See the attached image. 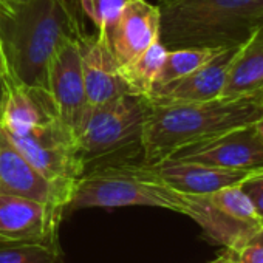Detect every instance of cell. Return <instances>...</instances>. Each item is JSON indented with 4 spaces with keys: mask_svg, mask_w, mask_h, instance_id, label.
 I'll return each mask as SVG.
<instances>
[{
    "mask_svg": "<svg viewBox=\"0 0 263 263\" xmlns=\"http://www.w3.org/2000/svg\"><path fill=\"white\" fill-rule=\"evenodd\" d=\"M169 158L255 172L263 169V140L252 122L186 146Z\"/></svg>",
    "mask_w": 263,
    "mask_h": 263,
    "instance_id": "8",
    "label": "cell"
},
{
    "mask_svg": "<svg viewBox=\"0 0 263 263\" xmlns=\"http://www.w3.org/2000/svg\"><path fill=\"white\" fill-rule=\"evenodd\" d=\"M187 217L201 228L203 237L229 251H237L263 228V220L240 184L212 194L187 195Z\"/></svg>",
    "mask_w": 263,
    "mask_h": 263,
    "instance_id": "6",
    "label": "cell"
},
{
    "mask_svg": "<svg viewBox=\"0 0 263 263\" xmlns=\"http://www.w3.org/2000/svg\"><path fill=\"white\" fill-rule=\"evenodd\" d=\"M0 194L19 195L65 211L70 197L47 180L16 147L0 124Z\"/></svg>",
    "mask_w": 263,
    "mask_h": 263,
    "instance_id": "11",
    "label": "cell"
},
{
    "mask_svg": "<svg viewBox=\"0 0 263 263\" xmlns=\"http://www.w3.org/2000/svg\"><path fill=\"white\" fill-rule=\"evenodd\" d=\"M254 127H255V130L258 132V135H260V138L263 140V115L254 122Z\"/></svg>",
    "mask_w": 263,
    "mask_h": 263,
    "instance_id": "28",
    "label": "cell"
},
{
    "mask_svg": "<svg viewBox=\"0 0 263 263\" xmlns=\"http://www.w3.org/2000/svg\"><path fill=\"white\" fill-rule=\"evenodd\" d=\"M160 13V42L167 50L231 48L258 25L263 0H172Z\"/></svg>",
    "mask_w": 263,
    "mask_h": 263,
    "instance_id": "3",
    "label": "cell"
},
{
    "mask_svg": "<svg viewBox=\"0 0 263 263\" xmlns=\"http://www.w3.org/2000/svg\"><path fill=\"white\" fill-rule=\"evenodd\" d=\"M0 76H4L8 81V70H7L5 58H4V53H2V47H0Z\"/></svg>",
    "mask_w": 263,
    "mask_h": 263,
    "instance_id": "26",
    "label": "cell"
},
{
    "mask_svg": "<svg viewBox=\"0 0 263 263\" xmlns=\"http://www.w3.org/2000/svg\"><path fill=\"white\" fill-rule=\"evenodd\" d=\"M82 76L90 105H101L125 95H135L121 74L119 65L102 34L79 37Z\"/></svg>",
    "mask_w": 263,
    "mask_h": 263,
    "instance_id": "13",
    "label": "cell"
},
{
    "mask_svg": "<svg viewBox=\"0 0 263 263\" xmlns=\"http://www.w3.org/2000/svg\"><path fill=\"white\" fill-rule=\"evenodd\" d=\"M10 2V5L13 7V5H16V4H25V2H30V0H8Z\"/></svg>",
    "mask_w": 263,
    "mask_h": 263,
    "instance_id": "29",
    "label": "cell"
},
{
    "mask_svg": "<svg viewBox=\"0 0 263 263\" xmlns=\"http://www.w3.org/2000/svg\"><path fill=\"white\" fill-rule=\"evenodd\" d=\"M54 119L61 118L47 88L8 82V91L0 119V124L8 134H27Z\"/></svg>",
    "mask_w": 263,
    "mask_h": 263,
    "instance_id": "17",
    "label": "cell"
},
{
    "mask_svg": "<svg viewBox=\"0 0 263 263\" xmlns=\"http://www.w3.org/2000/svg\"><path fill=\"white\" fill-rule=\"evenodd\" d=\"M221 50H224V48L186 47V48L167 50L164 62H163V67L160 70V74L157 78L155 85L175 81L178 78H183V76L198 70L200 67H203L204 64L212 61Z\"/></svg>",
    "mask_w": 263,
    "mask_h": 263,
    "instance_id": "19",
    "label": "cell"
},
{
    "mask_svg": "<svg viewBox=\"0 0 263 263\" xmlns=\"http://www.w3.org/2000/svg\"><path fill=\"white\" fill-rule=\"evenodd\" d=\"M167 48L158 41L144 50L137 59L121 67V74L135 95L146 96L157 82Z\"/></svg>",
    "mask_w": 263,
    "mask_h": 263,
    "instance_id": "18",
    "label": "cell"
},
{
    "mask_svg": "<svg viewBox=\"0 0 263 263\" xmlns=\"http://www.w3.org/2000/svg\"><path fill=\"white\" fill-rule=\"evenodd\" d=\"M59 246L0 241V263H59Z\"/></svg>",
    "mask_w": 263,
    "mask_h": 263,
    "instance_id": "20",
    "label": "cell"
},
{
    "mask_svg": "<svg viewBox=\"0 0 263 263\" xmlns=\"http://www.w3.org/2000/svg\"><path fill=\"white\" fill-rule=\"evenodd\" d=\"M235 50L237 47L224 48L198 70L175 81L155 85L146 95L147 101L151 104H180L218 99Z\"/></svg>",
    "mask_w": 263,
    "mask_h": 263,
    "instance_id": "14",
    "label": "cell"
},
{
    "mask_svg": "<svg viewBox=\"0 0 263 263\" xmlns=\"http://www.w3.org/2000/svg\"><path fill=\"white\" fill-rule=\"evenodd\" d=\"M260 104H261V105H263V99H261V101H260Z\"/></svg>",
    "mask_w": 263,
    "mask_h": 263,
    "instance_id": "32",
    "label": "cell"
},
{
    "mask_svg": "<svg viewBox=\"0 0 263 263\" xmlns=\"http://www.w3.org/2000/svg\"><path fill=\"white\" fill-rule=\"evenodd\" d=\"M160 24L161 13L158 4L154 5L147 0H127L110 31L102 34L119 68L160 41Z\"/></svg>",
    "mask_w": 263,
    "mask_h": 263,
    "instance_id": "12",
    "label": "cell"
},
{
    "mask_svg": "<svg viewBox=\"0 0 263 263\" xmlns=\"http://www.w3.org/2000/svg\"><path fill=\"white\" fill-rule=\"evenodd\" d=\"M11 5L8 0H0V14H8L11 11Z\"/></svg>",
    "mask_w": 263,
    "mask_h": 263,
    "instance_id": "27",
    "label": "cell"
},
{
    "mask_svg": "<svg viewBox=\"0 0 263 263\" xmlns=\"http://www.w3.org/2000/svg\"><path fill=\"white\" fill-rule=\"evenodd\" d=\"M47 88L56 104L61 121L76 135L90 105L82 76L79 37L62 42L54 51L48 65Z\"/></svg>",
    "mask_w": 263,
    "mask_h": 263,
    "instance_id": "10",
    "label": "cell"
},
{
    "mask_svg": "<svg viewBox=\"0 0 263 263\" xmlns=\"http://www.w3.org/2000/svg\"><path fill=\"white\" fill-rule=\"evenodd\" d=\"M7 91H8V81L4 76H0V119H2V110L7 98Z\"/></svg>",
    "mask_w": 263,
    "mask_h": 263,
    "instance_id": "25",
    "label": "cell"
},
{
    "mask_svg": "<svg viewBox=\"0 0 263 263\" xmlns=\"http://www.w3.org/2000/svg\"><path fill=\"white\" fill-rule=\"evenodd\" d=\"M209 263H237V261H235L234 252L229 251V249H224L218 257H215V258L211 260Z\"/></svg>",
    "mask_w": 263,
    "mask_h": 263,
    "instance_id": "24",
    "label": "cell"
},
{
    "mask_svg": "<svg viewBox=\"0 0 263 263\" xmlns=\"http://www.w3.org/2000/svg\"><path fill=\"white\" fill-rule=\"evenodd\" d=\"M232 252L237 263H263V228Z\"/></svg>",
    "mask_w": 263,
    "mask_h": 263,
    "instance_id": "22",
    "label": "cell"
},
{
    "mask_svg": "<svg viewBox=\"0 0 263 263\" xmlns=\"http://www.w3.org/2000/svg\"><path fill=\"white\" fill-rule=\"evenodd\" d=\"M147 110L149 101L141 95L88 105L74 135L84 174L105 164L143 163Z\"/></svg>",
    "mask_w": 263,
    "mask_h": 263,
    "instance_id": "4",
    "label": "cell"
},
{
    "mask_svg": "<svg viewBox=\"0 0 263 263\" xmlns=\"http://www.w3.org/2000/svg\"><path fill=\"white\" fill-rule=\"evenodd\" d=\"M64 217L62 208L0 194V241L59 246L58 231Z\"/></svg>",
    "mask_w": 263,
    "mask_h": 263,
    "instance_id": "9",
    "label": "cell"
},
{
    "mask_svg": "<svg viewBox=\"0 0 263 263\" xmlns=\"http://www.w3.org/2000/svg\"><path fill=\"white\" fill-rule=\"evenodd\" d=\"M169 2H172V0H158V5H166Z\"/></svg>",
    "mask_w": 263,
    "mask_h": 263,
    "instance_id": "30",
    "label": "cell"
},
{
    "mask_svg": "<svg viewBox=\"0 0 263 263\" xmlns=\"http://www.w3.org/2000/svg\"><path fill=\"white\" fill-rule=\"evenodd\" d=\"M151 206L187 215V195L161 181L143 163H118L87 171L74 184L65 214L88 208Z\"/></svg>",
    "mask_w": 263,
    "mask_h": 263,
    "instance_id": "5",
    "label": "cell"
},
{
    "mask_svg": "<svg viewBox=\"0 0 263 263\" xmlns=\"http://www.w3.org/2000/svg\"><path fill=\"white\" fill-rule=\"evenodd\" d=\"M260 24H263V14H261V17H260V21H258V25H260Z\"/></svg>",
    "mask_w": 263,
    "mask_h": 263,
    "instance_id": "31",
    "label": "cell"
},
{
    "mask_svg": "<svg viewBox=\"0 0 263 263\" xmlns=\"http://www.w3.org/2000/svg\"><path fill=\"white\" fill-rule=\"evenodd\" d=\"M8 137L47 180L71 198L76 181L84 175V167L73 132L61 119L36 127L27 134H8Z\"/></svg>",
    "mask_w": 263,
    "mask_h": 263,
    "instance_id": "7",
    "label": "cell"
},
{
    "mask_svg": "<svg viewBox=\"0 0 263 263\" xmlns=\"http://www.w3.org/2000/svg\"><path fill=\"white\" fill-rule=\"evenodd\" d=\"M125 4L127 0H81L84 14L95 24L101 34L110 31Z\"/></svg>",
    "mask_w": 263,
    "mask_h": 263,
    "instance_id": "21",
    "label": "cell"
},
{
    "mask_svg": "<svg viewBox=\"0 0 263 263\" xmlns=\"http://www.w3.org/2000/svg\"><path fill=\"white\" fill-rule=\"evenodd\" d=\"M82 34L67 0H30L13 5L8 14H0V47L8 82L47 88L54 51L62 42Z\"/></svg>",
    "mask_w": 263,
    "mask_h": 263,
    "instance_id": "1",
    "label": "cell"
},
{
    "mask_svg": "<svg viewBox=\"0 0 263 263\" xmlns=\"http://www.w3.org/2000/svg\"><path fill=\"white\" fill-rule=\"evenodd\" d=\"M218 99H263V24L237 47Z\"/></svg>",
    "mask_w": 263,
    "mask_h": 263,
    "instance_id": "16",
    "label": "cell"
},
{
    "mask_svg": "<svg viewBox=\"0 0 263 263\" xmlns=\"http://www.w3.org/2000/svg\"><path fill=\"white\" fill-rule=\"evenodd\" d=\"M263 105L248 99L151 104L143 137V164L167 160L177 151L255 122Z\"/></svg>",
    "mask_w": 263,
    "mask_h": 263,
    "instance_id": "2",
    "label": "cell"
},
{
    "mask_svg": "<svg viewBox=\"0 0 263 263\" xmlns=\"http://www.w3.org/2000/svg\"><path fill=\"white\" fill-rule=\"evenodd\" d=\"M149 167L169 187L184 195L212 194L223 187L240 184L246 177L252 174L248 171H234L171 158Z\"/></svg>",
    "mask_w": 263,
    "mask_h": 263,
    "instance_id": "15",
    "label": "cell"
},
{
    "mask_svg": "<svg viewBox=\"0 0 263 263\" xmlns=\"http://www.w3.org/2000/svg\"><path fill=\"white\" fill-rule=\"evenodd\" d=\"M240 186L252 201L260 218L263 220V169L252 172L240 183Z\"/></svg>",
    "mask_w": 263,
    "mask_h": 263,
    "instance_id": "23",
    "label": "cell"
}]
</instances>
